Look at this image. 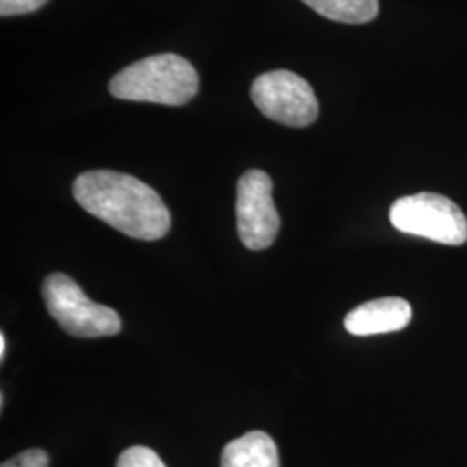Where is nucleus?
Wrapping results in <instances>:
<instances>
[{"instance_id": "obj_1", "label": "nucleus", "mask_w": 467, "mask_h": 467, "mask_svg": "<svg viewBox=\"0 0 467 467\" xmlns=\"http://www.w3.org/2000/svg\"><path fill=\"white\" fill-rule=\"evenodd\" d=\"M73 196L87 213L129 237L156 241L170 231L167 204L152 187L132 175L111 170L85 171L73 184Z\"/></svg>"}, {"instance_id": "obj_2", "label": "nucleus", "mask_w": 467, "mask_h": 467, "mask_svg": "<svg viewBox=\"0 0 467 467\" xmlns=\"http://www.w3.org/2000/svg\"><path fill=\"white\" fill-rule=\"evenodd\" d=\"M200 77L177 54H154L121 69L109 82L117 99L182 106L198 94Z\"/></svg>"}, {"instance_id": "obj_3", "label": "nucleus", "mask_w": 467, "mask_h": 467, "mask_svg": "<svg viewBox=\"0 0 467 467\" xmlns=\"http://www.w3.org/2000/svg\"><path fill=\"white\" fill-rule=\"evenodd\" d=\"M42 295L50 316L75 337L115 336L121 329V318L113 308L87 298L82 287L65 274H50Z\"/></svg>"}, {"instance_id": "obj_4", "label": "nucleus", "mask_w": 467, "mask_h": 467, "mask_svg": "<svg viewBox=\"0 0 467 467\" xmlns=\"http://www.w3.org/2000/svg\"><path fill=\"white\" fill-rule=\"evenodd\" d=\"M389 220L397 231L447 246L467 243V218L447 196L419 192L395 201Z\"/></svg>"}, {"instance_id": "obj_5", "label": "nucleus", "mask_w": 467, "mask_h": 467, "mask_svg": "<svg viewBox=\"0 0 467 467\" xmlns=\"http://www.w3.org/2000/svg\"><path fill=\"white\" fill-rule=\"evenodd\" d=\"M251 99L268 119L285 127H308L318 117L314 88L287 69L260 75L251 85Z\"/></svg>"}, {"instance_id": "obj_6", "label": "nucleus", "mask_w": 467, "mask_h": 467, "mask_svg": "<svg viewBox=\"0 0 467 467\" xmlns=\"http://www.w3.org/2000/svg\"><path fill=\"white\" fill-rule=\"evenodd\" d=\"M237 233L248 250L274 244L281 218L272 200V181L262 170H248L237 182Z\"/></svg>"}, {"instance_id": "obj_7", "label": "nucleus", "mask_w": 467, "mask_h": 467, "mask_svg": "<svg viewBox=\"0 0 467 467\" xmlns=\"http://www.w3.org/2000/svg\"><path fill=\"white\" fill-rule=\"evenodd\" d=\"M412 320V306L401 298L372 300L353 308L345 317V329L353 336L397 333Z\"/></svg>"}, {"instance_id": "obj_8", "label": "nucleus", "mask_w": 467, "mask_h": 467, "mask_svg": "<svg viewBox=\"0 0 467 467\" xmlns=\"http://www.w3.org/2000/svg\"><path fill=\"white\" fill-rule=\"evenodd\" d=\"M220 467H281L279 451L267 433L250 431L225 445Z\"/></svg>"}, {"instance_id": "obj_9", "label": "nucleus", "mask_w": 467, "mask_h": 467, "mask_svg": "<svg viewBox=\"0 0 467 467\" xmlns=\"http://www.w3.org/2000/svg\"><path fill=\"white\" fill-rule=\"evenodd\" d=\"M320 16L347 23L362 25L368 23L379 13L378 0H301Z\"/></svg>"}, {"instance_id": "obj_10", "label": "nucleus", "mask_w": 467, "mask_h": 467, "mask_svg": "<svg viewBox=\"0 0 467 467\" xmlns=\"http://www.w3.org/2000/svg\"><path fill=\"white\" fill-rule=\"evenodd\" d=\"M117 467H167L148 447H130L118 457Z\"/></svg>"}, {"instance_id": "obj_11", "label": "nucleus", "mask_w": 467, "mask_h": 467, "mask_svg": "<svg viewBox=\"0 0 467 467\" xmlns=\"http://www.w3.org/2000/svg\"><path fill=\"white\" fill-rule=\"evenodd\" d=\"M49 0H0V15L2 16H17L28 15L44 7Z\"/></svg>"}, {"instance_id": "obj_12", "label": "nucleus", "mask_w": 467, "mask_h": 467, "mask_svg": "<svg viewBox=\"0 0 467 467\" xmlns=\"http://www.w3.org/2000/svg\"><path fill=\"white\" fill-rule=\"evenodd\" d=\"M2 467H49V457L40 449H32L5 461Z\"/></svg>"}, {"instance_id": "obj_13", "label": "nucleus", "mask_w": 467, "mask_h": 467, "mask_svg": "<svg viewBox=\"0 0 467 467\" xmlns=\"http://www.w3.org/2000/svg\"><path fill=\"white\" fill-rule=\"evenodd\" d=\"M5 350H7V345H5V334H0V358L4 360L5 357Z\"/></svg>"}]
</instances>
